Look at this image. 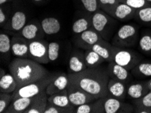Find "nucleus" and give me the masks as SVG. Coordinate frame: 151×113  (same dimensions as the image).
Masks as SVG:
<instances>
[{"mask_svg":"<svg viewBox=\"0 0 151 113\" xmlns=\"http://www.w3.org/2000/svg\"><path fill=\"white\" fill-rule=\"evenodd\" d=\"M69 81L97 99L106 97L110 79L107 68L103 66L87 68L77 73H67Z\"/></svg>","mask_w":151,"mask_h":113,"instance_id":"f257e3e1","label":"nucleus"},{"mask_svg":"<svg viewBox=\"0 0 151 113\" xmlns=\"http://www.w3.org/2000/svg\"><path fill=\"white\" fill-rule=\"evenodd\" d=\"M8 68L17 81L18 87L35 82L50 73L42 64L30 58H15L9 63Z\"/></svg>","mask_w":151,"mask_h":113,"instance_id":"f03ea898","label":"nucleus"},{"mask_svg":"<svg viewBox=\"0 0 151 113\" xmlns=\"http://www.w3.org/2000/svg\"><path fill=\"white\" fill-rule=\"evenodd\" d=\"M91 24L104 40L109 41L118 30L119 20L100 9L91 15Z\"/></svg>","mask_w":151,"mask_h":113,"instance_id":"7ed1b4c3","label":"nucleus"},{"mask_svg":"<svg viewBox=\"0 0 151 113\" xmlns=\"http://www.w3.org/2000/svg\"><path fill=\"white\" fill-rule=\"evenodd\" d=\"M139 27L134 23L123 24L118 29L111 40V44L119 48H133L138 43Z\"/></svg>","mask_w":151,"mask_h":113,"instance_id":"20e7f679","label":"nucleus"},{"mask_svg":"<svg viewBox=\"0 0 151 113\" xmlns=\"http://www.w3.org/2000/svg\"><path fill=\"white\" fill-rule=\"evenodd\" d=\"M56 74L50 73L35 82L17 87L12 93L13 100L19 98H32L39 95L46 89L47 85L54 79Z\"/></svg>","mask_w":151,"mask_h":113,"instance_id":"39448f33","label":"nucleus"},{"mask_svg":"<svg viewBox=\"0 0 151 113\" xmlns=\"http://www.w3.org/2000/svg\"><path fill=\"white\" fill-rule=\"evenodd\" d=\"M144 59L141 53L130 48H119L114 46L113 62L131 71Z\"/></svg>","mask_w":151,"mask_h":113,"instance_id":"423d86ee","label":"nucleus"},{"mask_svg":"<svg viewBox=\"0 0 151 113\" xmlns=\"http://www.w3.org/2000/svg\"><path fill=\"white\" fill-rule=\"evenodd\" d=\"M48 44L43 39L29 41V58L42 64L49 63Z\"/></svg>","mask_w":151,"mask_h":113,"instance_id":"0eeeda50","label":"nucleus"},{"mask_svg":"<svg viewBox=\"0 0 151 113\" xmlns=\"http://www.w3.org/2000/svg\"><path fill=\"white\" fill-rule=\"evenodd\" d=\"M104 40L100 34L93 29L92 27L75 36L74 42L75 46L83 50L91 49L92 46L96 43Z\"/></svg>","mask_w":151,"mask_h":113,"instance_id":"6e6552de","label":"nucleus"},{"mask_svg":"<svg viewBox=\"0 0 151 113\" xmlns=\"http://www.w3.org/2000/svg\"><path fill=\"white\" fill-rule=\"evenodd\" d=\"M14 35L22 37L29 41L42 40L45 35L42 29L41 22L37 19H33L27 24L19 32L15 33Z\"/></svg>","mask_w":151,"mask_h":113,"instance_id":"1a4fd4ad","label":"nucleus"},{"mask_svg":"<svg viewBox=\"0 0 151 113\" xmlns=\"http://www.w3.org/2000/svg\"><path fill=\"white\" fill-rule=\"evenodd\" d=\"M67 94L70 103L75 107L91 102L97 99L70 82L67 87Z\"/></svg>","mask_w":151,"mask_h":113,"instance_id":"9d476101","label":"nucleus"},{"mask_svg":"<svg viewBox=\"0 0 151 113\" xmlns=\"http://www.w3.org/2000/svg\"><path fill=\"white\" fill-rule=\"evenodd\" d=\"M104 107L105 113L134 112V106L133 104L125 102L122 100L112 97H105Z\"/></svg>","mask_w":151,"mask_h":113,"instance_id":"9b49d317","label":"nucleus"},{"mask_svg":"<svg viewBox=\"0 0 151 113\" xmlns=\"http://www.w3.org/2000/svg\"><path fill=\"white\" fill-rule=\"evenodd\" d=\"M148 80H132L127 86V98L132 101L138 100L149 92Z\"/></svg>","mask_w":151,"mask_h":113,"instance_id":"f8f14e48","label":"nucleus"},{"mask_svg":"<svg viewBox=\"0 0 151 113\" xmlns=\"http://www.w3.org/2000/svg\"><path fill=\"white\" fill-rule=\"evenodd\" d=\"M27 23V14L24 11L19 9V10L12 11L10 20L3 29L14 35L23 28Z\"/></svg>","mask_w":151,"mask_h":113,"instance_id":"ddd939ff","label":"nucleus"},{"mask_svg":"<svg viewBox=\"0 0 151 113\" xmlns=\"http://www.w3.org/2000/svg\"><path fill=\"white\" fill-rule=\"evenodd\" d=\"M88 68L85 62L84 51L75 47L70 52L68 64V73H77Z\"/></svg>","mask_w":151,"mask_h":113,"instance_id":"4468645a","label":"nucleus"},{"mask_svg":"<svg viewBox=\"0 0 151 113\" xmlns=\"http://www.w3.org/2000/svg\"><path fill=\"white\" fill-rule=\"evenodd\" d=\"M106 68L111 79L120 81L126 84L129 83L132 80L134 79L131 71L113 61L109 62Z\"/></svg>","mask_w":151,"mask_h":113,"instance_id":"2eb2a0df","label":"nucleus"},{"mask_svg":"<svg viewBox=\"0 0 151 113\" xmlns=\"http://www.w3.org/2000/svg\"><path fill=\"white\" fill-rule=\"evenodd\" d=\"M77 18L74 20L72 24V32L75 36L92 27L91 14L83 10H79L76 12Z\"/></svg>","mask_w":151,"mask_h":113,"instance_id":"dca6fc26","label":"nucleus"},{"mask_svg":"<svg viewBox=\"0 0 151 113\" xmlns=\"http://www.w3.org/2000/svg\"><path fill=\"white\" fill-rule=\"evenodd\" d=\"M69 83L70 81L68 74L63 73H57L54 79L46 87L45 91L47 95L49 96L65 90L67 89Z\"/></svg>","mask_w":151,"mask_h":113,"instance_id":"f3484780","label":"nucleus"},{"mask_svg":"<svg viewBox=\"0 0 151 113\" xmlns=\"http://www.w3.org/2000/svg\"><path fill=\"white\" fill-rule=\"evenodd\" d=\"M12 43V54L15 58H29V41L22 37L12 35L11 38Z\"/></svg>","mask_w":151,"mask_h":113,"instance_id":"a211bd4d","label":"nucleus"},{"mask_svg":"<svg viewBox=\"0 0 151 113\" xmlns=\"http://www.w3.org/2000/svg\"><path fill=\"white\" fill-rule=\"evenodd\" d=\"M127 84L125 83L110 78L106 96L124 100L127 98Z\"/></svg>","mask_w":151,"mask_h":113,"instance_id":"6ab92c4d","label":"nucleus"},{"mask_svg":"<svg viewBox=\"0 0 151 113\" xmlns=\"http://www.w3.org/2000/svg\"><path fill=\"white\" fill-rule=\"evenodd\" d=\"M47 101L49 103L67 110L68 113L75 112V107H74L70 102L67 94V89L59 92V93L49 96Z\"/></svg>","mask_w":151,"mask_h":113,"instance_id":"aec40b11","label":"nucleus"},{"mask_svg":"<svg viewBox=\"0 0 151 113\" xmlns=\"http://www.w3.org/2000/svg\"><path fill=\"white\" fill-rule=\"evenodd\" d=\"M136 10V9L120 2L114 9L111 16L120 22H127L135 18Z\"/></svg>","mask_w":151,"mask_h":113,"instance_id":"412c9836","label":"nucleus"},{"mask_svg":"<svg viewBox=\"0 0 151 113\" xmlns=\"http://www.w3.org/2000/svg\"><path fill=\"white\" fill-rule=\"evenodd\" d=\"M91 50L99 54L105 62H111L113 61L114 45L111 44L108 41L101 40L93 45Z\"/></svg>","mask_w":151,"mask_h":113,"instance_id":"4be33fe9","label":"nucleus"},{"mask_svg":"<svg viewBox=\"0 0 151 113\" xmlns=\"http://www.w3.org/2000/svg\"><path fill=\"white\" fill-rule=\"evenodd\" d=\"M36 96L32 98H19L13 100L4 113H24L35 100Z\"/></svg>","mask_w":151,"mask_h":113,"instance_id":"5701e85b","label":"nucleus"},{"mask_svg":"<svg viewBox=\"0 0 151 113\" xmlns=\"http://www.w3.org/2000/svg\"><path fill=\"white\" fill-rule=\"evenodd\" d=\"M104 99L105 97L100 98L91 102L76 107L74 113H105Z\"/></svg>","mask_w":151,"mask_h":113,"instance_id":"b1692460","label":"nucleus"},{"mask_svg":"<svg viewBox=\"0 0 151 113\" xmlns=\"http://www.w3.org/2000/svg\"><path fill=\"white\" fill-rule=\"evenodd\" d=\"M12 54V43L10 35L4 30L0 33V55L2 63L10 61Z\"/></svg>","mask_w":151,"mask_h":113,"instance_id":"393cba45","label":"nucleus"},{"mask_svg":"<svg viewBox=\"0 0 151 113\" xmlns=\"http://www.w3.org/2000/svg\"><path fill=\"white\" fill-rule=\"evenodd\" d=\"M132 75L137 79L148 80L151 78V60H142L131 71Z\"/></svg>","mask_w":151,"mask_h":113,"instance_id":"a878e982","label":"nucleus"},{"mask_svg":"<svg viewBox=\"0 0 151 113\" xmlns=\"http://www.w3.org/2000/svg\"><path fill=\"white\" fill-rule=\"evenodd\" d=\"M138 48L142 54L151 57V29L146 28L139 32Z\"/></svg>","mask_w":151,"mask_h":113,"instance_id":"bb28decb","label":"nucleus"},{"mask_svg":"<svg viewBox=\"0 0 151 113\" xmlns=\"http://www.w3.org/2000/svg\"><path fill=\"white\" fill-rule=\"evenodd\" d=\"M42 29L45 35H53L59 33L61 29V24L58 18L54 17L44 18L41 21Z\"/></svg>","mask_w":151,"mask_h":113,"instance_id":"cd10ccee","label":"nucleus"},{"mask_svg":"<svg viewBox=\"0 0 151 113\" xmlns=\"http://www.w3.org/2000/svg\"><path fill=\"white\" fill-rule=\"evenodd\" d=\"M47 98L48 96L47 95L46 91L45 90L43 91L37 96L33 104L24 113H44L45 108L48 103Z\"/></svg>","mask_w":151,"mask_h":113,"instance_id":"c85d7f7f","label":"nucleus"},{"mask_svg":"<svg viewBox=\"0 0 151 113\" xmlns=\"http://www.w3.org/2000/svg\"><path fill=\"white\" fill-rule=\"evenodd\" d=\"M17 87V81L11 73H6L0 77V92L12 94Z\"/></svg>","mask_w":151,"mask_h":113,"instance_id":"c756f323","label":"nucleus"},{"mask_svg":"<svg viewBox=\"0 0 151 113\" xmlns=\"http://www.w3.org/2000/svg\"><path fill=\"white\" fill-rule=\"evenodd\" d=\"M134 19L143 26L151 28V4L136 10Z\"/></svg>","mask_w":151,"mask_h":113,"instance_id":"7c9ffc66","label":"nucleus"},{"mask_svg":"<svg viewBox=\"0 0 151 113\" xmlns=\"http://www.w3.org/2000/svg\"><path fill=\"white\" fill-rule=\"evenodd\" d=\"M84 58L88 68L98 67L105 62L99 54L91 49L84 50Z\"/></svg>","mask_w":151,"mask_h":113,"instance_id":"2f4dec72","label":"nucleus"},{"mask_svg":"<svg viewBox=\"0 0 151 113\" xmlns=\"http://www.w3.org/2000/svg\"><path fill=\"white\" fill-rule=\"evenodd\" d=\"M80 7V10L92 14L100 10L98 0H77Z\"/></svg>","mask_w":151,"mask_h":113,"instance_id":"473e14b6","label":"nucleus"},{"mask_svg":"<svg viewBox=\"0 0 151 113\" xmlns=\"http://www.w3.org/2000/svg\"><path fill=\"white\" fill-rule=\"evenodd\" d=\"M13 9L10 3L0 6V26L2 29L5 27L12 16Z\"/></svg>","mask_w":151,"mask_h":113,"instance_id":"72a5a7b5","label":"nucleus"},{"mask_svg":"<svg viewBox=\"0 0 151 113\" xmlns=\"http://www.w3.org/2000/svg\"><path fill=\"white\" fill-rule=\"evenodd\" d=\"M60 54V43L52 41L48 44V58L50 62H54L59 58Z\"/></svg>","mask_w":151,"mask_h":113,"instance_id":"f704fd0d","label":"nucleus"},{"mask_svg":"<svg viewBox=\"0 0 151 113\" xmlns=\"http://www.w3.org/2000/svg\"><path fill=\"white\" fill-rule=\"evenodd\" d=\"M98 1L100 10L111 16L115 7L120 3V0H98Z\"/></svg>","mask_w":151,"mask_h":113,"instance_id":"c9c22d12","label":"nucleus"},{"mask_svg":"<svg viewBox=\"0 0 151 113\" xmlns=\"http://www.w3.org/2000/svg\"><path fill=\"white\" fill-rule=\"evenodd\" d=\"M12 94L0 92V112L4 113L12 102Z\"/></svg>","mask_w":151,"mask_h":113,"instance_id":"e433bc0d","label":"nucleus"},{"mask_svg":"<svg viewBox=\"0 0 151 113\" xmlns=\"http://www.w3.org/2000/svg\"><path fill=\"white\" fill-rule=\"evenodd\" d=\"M134 107H151V91L138 100L132 101Z\"/></svg>","mask_w":151,"mask_h":113,"instance_id":"4c0bfd02","label":"nucleus"},{"mask_svg":"<svg viewBox=\"0 0 151 113\" xmlns=\"http://www.w3.org/2000/svg\"><path fill=\"white\" fill-rule=\"evenodd\" d=\"M120 2L127 4L132 8L136 9V10L144 8V7L147 6L150 4L146 0H120Z\"/></svg>","mask_w":151,"mask_h":113,"instance_id":"58836bf2","label":"nucleus"},{"mask_svg":"<svg viewBox=\"0 0 151 113\" xmlns=\"http://www.w3.org/2000/svg\"><path fill=\"white\" fill-rule=\"evenodd\" d=\"M44 113H68L67 110L57 107L51 103H47Z\"/></svg>","mask_w":151,"mask_h":113,"instance_id":"ea45409f","label":"nucleus"},{"mask_svg":"<svg viewBox=\"0 0 151 113\" xmlns=\"http://www.w3.org/2000/svg\"><path fill=\"white\" fill-rule=\"evenodd\" d=\"M135 113H151V107H134Z\"/></svg>","mask_w":151,"mask_h":113,"instance_id":"a19ab883","label":"nucleus"},{"mask_svg":"<svg viewBox=\"0 0 151 113\" xmlns=\"http://www.w3.org/2000/svg\"><path fill=\"white\" fill-rule=\"evenodd\" d=\"M34 4L36 5H40V4H43L44 3H46L49 1V0H31Z\"/></svg>","mask_w":151,"mask_h":113,"instance_id":"79ce46f5","label":"nucleus"},{"mask_svg":"<svg viewBox=\"0 0 151 113\" xmlns=\"http://www.w3.org/2000/svg\"><path fill=\"white\" fill-rule=\"evenodd\" d=\"M13 1L14 0H0V6L3 5V4H5L11 3V2Z\"/></svg>","mask_w":151,"mask_h":113,"instance_id":"37998d69","label":"nucleus"},{"mask_svg":"<svg viewBox=\"0 0 151 113\" xmlns=\"http://www.w3.org/2000/svg\"><path fill=\"white\" fill-rule=\"evenodd\" d=\"M6 73V71L4 70V69L3 68H1V69H0V77H2V76L5 75V74Z\"/></svg>","mask_w":151,"mask_h":113,"instance_id":"c03bdc74","label":"nucleus"},{"mask_svg":"<svg viewBox=\"0 0 151 113\" xmlns=\"http://www.w3.org/2000/svg\"><path fill=\"white\" fill-rule=\"evenodd\" d=\"M148 87H149V90L151 91V78L148 79Z\"/></svg>","mask_w":151,"mask_h":113,"instance_id":"a18cd8bd","label":"nucleus"},{"mask_svg":"<svg viewBox=\"0 0 151 113\" xmlns=\"http://www.w3.org/2000/svg\"><path fill=\"white\" fill-rule=\"evenodd\" d=\"M146 1H147L149 4H151V0H146Z\"/></svg>","mask_w":151,"mask_h":113,"instance_id":"49530a36","label":"nucleus"}]
</instances>
